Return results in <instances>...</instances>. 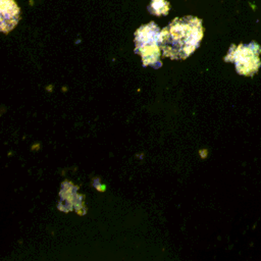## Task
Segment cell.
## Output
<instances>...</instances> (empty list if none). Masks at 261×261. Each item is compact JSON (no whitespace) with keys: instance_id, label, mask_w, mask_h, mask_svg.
<instances>
[{"instance_id":"cell-1","label":"cell","mask_w":261,"mask_h":261,"mask_svg":"<svg viewBox=\"0 0 261 261\" xmlns=\"http://www.w3.org/2000/svg\"><path fill=\"white\" fill-rule=\"evenodd\" d=\"M202 38L201 19L190 15L176 17L161 30L160 46L165 57L186 59L198 48Z\"/></svg>"},{"instance_id":"cell-2","label":"cell","mask_w":261,"mask_h":261,"mask_svg":"<svg viewBox=\"0 0 261 261\" xmlns=\"http://www.w3.org/2000/svg\"><path fill=\"white\" fill-rule=\"evenodd\" d=\"M160 34L158 25L151 21L148 24L140 27L135 33L136 53L142 57L144 66H160Z\"/></svg>"},{"instance_id":"cell-3","label":"cell","mask_w":261,"mask_h":261,"mask_svg":"<svg viewBox=\"0 0 261 261\" xmlns=\"http://www.w3.org/2000/svg\"><path fill=\"white\" fill-rule=\"evenodd\" d=\"M260 53L261 47L255 42L247 45L241 44L238 47L232 45L224 59L225 61L233 62L240 74L253 75L261 65Z\"/></svg>"},{"instance_id":"cell-4","label":"cell","mask_w":261,"mask_h":261,"mask_svg":"<svg viewBox=\"0 0 261 261\" xmlns=\"http://www.w3.org/2000/svg\"><path fill=\"white\" fill-rule=\"evenodd\" d=\"M0 13L1 31L3 33H8L15 27L18 21L19 8L13 0H1Z\"/></svg>"},{"instance_id":"cell-5","label":"cell","mask_w":261,"mask_h":261,"mask_svg":"<svg viewBox=\"0 0 261 261\" xmlns=\"http://www.w3.org/2000/svg\"><path fill=\"white\" fill-rule=\"evenodd\" d=\"M149 10L152 14L155 15L167 14L169 11V3L165 0H152L149 6Z\"/></svg>"}]
</instances>
